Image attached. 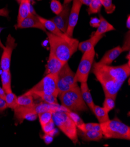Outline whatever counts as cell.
<instances>
[{
    "instance_id": "6da1fadb",
    "label": "cell",
    "mask_w": 130,
    "mask_h": 147,
    "mask_svg": "<svg viewBox=\"0 0 130 147\" xmlns=\"http://www.w3.org/2000/svg\"><path fill=\"white\" fill-rule=\"evenodd\" d=\"M92 72L102 85L105 97L116 98L124 82L130 75L129 60L127 63L111 66L93 62Z\"/></svg>"
},
{
    "instance_id": "7a4b0ae2",
    "label": "cell",
    "mask_w": 130,
    "mask_h": 147,
    "mask_svg": "<svg viewBox=\"0 0 130 147\" xmlns=\"http://www.w3.org/2000/svg\"><path fill=\"white\" fill-rule=\"evenodd\" d=\"M46 34L50 45V52L61 61L68 62L78 50V40L69 36L63 38L50 32H46Z\"/></svg>"
},
{
    "instance_id": "3957f363",
    "label": "cell",
    "mask_w": 130,
    "mask_h": 147,
    "mask_svg": "<svg viewBox=\"0 0 130 147\" xmlns=\"http://www.w3.org/2000/svg\"><path fill=\"white\" fill-rule=\"evenodd\" d=\"M103 137L105 139L130 140V128L117 117L100 124Z\"/></svg>"
},
{
    "instance_id": "277c9868",
    "label": "cell",
    "mask_w": 130,
    "mask_h": 147,
    "mask_svg": "<svg viewBox=\"0 0 130 147\" xmlns=\"http://www.w3.org/2000/svg\"><path fill=\"white\" fill-rule=\"evenodd\" d=\"M61 105L72 111H88V108L84 101L80 87L78 86L58 95Z\"/></svg>"
},
{
    "instance_id": "5b68a950",
    "label": "cell",
    "mask_w": 130,
    "mask_h": 147,
    "mask_svg": "<svg viewBox=\"0 0 130 147\" xmlns=\"http://www.w3.org/2000/svg\"><path fill=\"white\" fill-rule=\"evenodd\" d=\"M53 120L55 125L76 145L79 142L77 134V127L66 112L56 111L53 113Z\"/></svg>"
},
{
    "instance_id": "8992f818",
    "label": "cell",
    "mask_w": 130,
    "mask_h": 147,
    "mask_svg": "<svg viewBox=\"0 0 130 147\" xmlns=\"http://www.w3.org/2000/svg\"><path fill=\"white\" fill-rule=\"evenodd\" d=\"M57 73H50L45 76L38 83L26 93L32 94L43 93L58 97L59 91L57 88Z\"/></svg>"
},
{
    "instance_id": "52a82bcc",
    "label": "cell",
    "mask_w": 130,
    "mask_h": 147,
    "mask_svg": "<svg viewBox=\"0 0 130 147\" xmlns=\"http://www.w3.org/2000/svg\"><path fill=\"white\" fill-rule=\"evenodd\" d=\"M75 76V73L69 67L68 62L65 63L58 72L57 75V88L59 94L78 86Z\"/></svg>"
},
{
    "instance_id": "ba28073f",
    "label": "cell",
    "mask_w": 130,
    "mask_h": 147,
    "mask_svg": "<svg viewBox=\"0 0 130 147\" xmlns=\"http://www.w3.org/2000/svg\"><path fill=\"white\" fill-rule=\"evenodd\" d=\"M95 53V47L83 53L75 73V78L77 82H87L94 62Z\"/></svg>"
},
{
    "instance_id": "9c48e42d",
    "label": "cell",
    "mask_w": 130,
    "mask_h": 147,
    "mask_svg": "<svg viewBox=\"0 0 130 147\" xmlns=\"http://www.w3.org/2000/svg\"><path fill=\"white\" fill-rule=\"evenodd\" d=\"M17 44L15 42V39L11 34L7 36L5 46L3 48V52L1 58V67L3 71H9L11 66V56L13 51L17 47Z\"/></svg>"
},
{
    "instance_id": "30bf717a",
    "label": "cell",
    "mask_w": 130,
    "mask_h": 147,
    "mask_svg": "<svg viewBox=\"0 0 130 147\" xmlns=\"http://www.w3.org/2000/svg\"><path fill=\"white\" fill-rule=\"evenodd\" d=\"M73 3L69 12L68 27L65 33L66 35L71 38H73L74 30L77 24L79 15L82 5L79 0H73Z\"/></svg>"
},
{
    "instance_id": "8fae6325",
    "label": "cell",
    "mask_w": 130,
    "mask_h": 147,
    "mask_svg": "<svg viewBox=\"0 0 130 147\" xmlns=\"http://www.w3.org/2000/svg\"><path fill=\"white\" fill-rule=\"evenodd\" d=\"M63 5V8L61 12L53 17L51 20L56 25L61 32L65 34L68 27L71 6L69 4H64Z\"/></svg>"
},
{
    "instance_id": "7c38bea8",
    "label": "cell",
    "mask_w": 130,
    "mask_h": 147,
    "mask_svg": "<svg viewBox=\"0 0 130 147\" xmlns=\"http://www.w3.org/2000/svg\"><path fill=\"white\" fill-rule=\"evenodd\" d=\"M14 110L15 118L20 123H22L24 120L33 121L37 119L38 114L34 111L32 106L24 107L18 106Z\"/></svg>"
},
{
    "instance_id": "4fadbf2b",
    "label": "cell",
    "mask_w": 130,
    "mask_h": 147,
    "mask_svg": "<svg viewBox=\"0 0 130 147\" xmlns=\"http://www.w3.org/2000/svg\"><path fill=\"white\" fill-rule=\"evenodd\" d=\"M16 29H25L34 28L40 29V30L47 32V30L43 25L37 17V15L35 12H32L27 17L25 18L20 24L15 25Z\"/></svg>"
},
{
    "instance_id": "5bb4252c",
    "label": "cell",
    "mask_w": 130,
    "mask_h": 147,
    "mask_svg": "<svg viewBox=\"0 0 130 147\" xmlns=\"http://www.w3.org/2000/svg\"><path fill=\"white\" fill-rule=\"evenodd\" d=\"M65 63L61 61L56 57L53 53L50 52L47 65H46V70L45 76L50 73H57Z\"/></svg>"
},
{
    "instance_id": "9a60e30c",
    "label": "cell",
    "mask_w": 130,
    "mask_h": 147,
    "mask_svg": "<svg viewBox=\"0 0 130 147\" xmlns=\"http://www.w3.org/2000/svg\"><path fill=\"white\" fill-rule=\"evenodd\" d=\"M123 52V51L121 47L118 46L115 47L107 51L98 63L102 65H109Z\"/></svg>"
},
{
    "instance_id": "2e32d148",
    "label": "cell",
    "mask_w": 130,
    "mask_h": 147,
    "mask_svg": "<svg viewBox=\"0 0 130 147\" xmlns=\"http://www.w3.org/2000/svg\"><path fill=\"white\" fill-rule=\"evenodd\" d=\"M33 12L34 11L32 10L31 0H21L17 18V24H20Z\"/></svg>"
},
{
    "instance_id": "e0dca14e",
    "label": "cell",
    "mask_w": 130,
    "mask_h": 147,
    "mask_svg": "<svg viewBox=\"0 0 130 147\" xmlns=\"http://www.w3.org/2000/svg\"><path fill=\"white\" fill-rule=\"evenodd\" d=\"M78 137L85 141H99L103 138V135L101 131H83L77 128Z\"/></svg>"
},
{
    "instance_id": "ac0fdd59",
    "label": "cell",
    "mask_w": 130,
    "mask_h": 147,
    "mask_svg": "<svg viewBox=\"0 0 130 147\" xmlns=\"http://www.w3.org/2000/svg\"><path fill=\"white\" fill-rule=\"evenodd\" d=\"M37 17L40 20V21L43 24V25L44 26V27L45 28L46 30L47 29V30L49 31V32H51V34L57 36L63 37V38L68 36L67 35H66V34L61 32L59 29V28L56 26V25L51 20H47L46 18H44L38 16V15H37Z\"/></svg>"
},
{
    "instance_id": "d6986e66",
    "label": "cell",
    "mask_w": 130,
    "mask_h": 147,
    "mask_svg": "<svg viewBox=\"0 0 130 147\" xmlns=\"http://www.w3.org/2000/svg\"><path fill=\"white\" fill-rule=\"evenodd\" d=\"M81 92L82 94V98L85 102L86 105L89 108V109L92 111L95 103L93 102L91 91L89 89L87 82H82L81 83Z\"/></svg>"
},
{
    "instance_id": "ffe728a7",
    "label": "cell",
    "mask_w": 130,
    "mask_h": 147,
    "mask_svg": "<svg viewBox=\"0 0 130 147\" xmlns=\"http://www.w3.org/2000/svg\"><path fill=\"white\" fill-rule=\"evenodd\" d=\"M103 35L95 36L93 34L90 39L85 41L79 42L78 49L83 53L88 51L92 48L95 47L97 42H99V41L103 38Z\"/></svg>"
},
{
    "instance_id": "44dd1931",
    "label": "cell",
    "mask_w": 130,
    "mask_h": 147,
    "mask_svg": "<svg viewBox=\"0 0 130 147\" xmlns=\"http://www.w3.org/2000/svg\"><path fill=\"white\" fill-rule=\"evenodd\" d=\"M99 25L97 28L96 31L93 33V35L95 36L103 35L107 32L115 30L114 27L108 21H107L102 15H100L99 16Z\"/></svg>"
},
{
    "instance_id": "7402d4cb",
    "label": "cell",
    "mask_w": 130,
    "mask_h": 147,
    "mask_svg": "<svg viewBox=\"0 0 130 147\" xmlns=\"http://www.w3.org/2000/svg\"><path fill=\"white\" fill-rule=\"evenodd\" d=\"M92 112L95 115L99 124L105 123L110 120L109 113L103 107L95 105Z\"/></svg>"
},
{
    "instance_id": "603a6c76",
    "label": "cell",
    "mask_w": 130,
    "mask_h": 147,
    "mask_svg": "<svg viewBox=\"0 0 130 147\" xmlns=\"http://www.w3.org/2000/svg\"><path fill=\"white\" fill-rule=\"evenodd\" d=\"M1 79L2 87L6 93L12 92L11 88V74L9 71H3L1 73Z\"/></svg>"
},
{
    "instance_id": "cb8c5ba5",
    "label": "cell",
    "mask_w": 130,
    "mask_h": 147,
    "mask_svg": "<svg viewBox=\"0 0 130 147\" xmlns=\"http://www.w3.org/2000/svg\"><path fill=\"white\" fill-rule=\"evenodd\" d=\"M17 102L18 106L24 107L32 106L34 104V97L28 93H24L22 96L17 98Z\"/></svg>"
},
{
    "instance_id": "d4e9b609",
    "label": "cell",
    "mask_w": 130,
    "mask_h": 147,
    "mask_svg": "<svg viewBox=\"0 0 130 147\" xmlns=\"http://www.w3.org/2000/svg\"><path fill=\"white\" fill-rule=\"evenodd\" d=\"M31 94H32L34 97V98L35 97L40 98L43 101L47 102V103H49V104H51V105L59 104V102L57 101V97L51 94H47L43 93H35Z\"/></svg>"
},
{
    "instance_id": "484cf974",
    "label": "cell",
    "mask_w": 130,
    "mask_h": 147,
    "mask_svg": "<svg viewBox=\"0 0 130 147\" xmlns=\"http://www.w3.org/2000/svg\"><path fill=\"white\" fill-rule=\"evenodd\" d=\"M17 98L18 97L12 92L6 93L5 100L7 105V107L12 109L13 110L15 109L18 106Z\"/></svg>"
},
{
    "instance_id": "4316f807",
    "label": "cell",
    "mask_w": 130,
    "mask_h": 147,
    "mask_svg": "<svg viewBox=\"0 0 130 147\" xmlns=\"http://www.w3.org/2000/svg\"><path fill=\"white\" fill-rule=\"evenodd\" d=\"M77 128L83 131H101L100 125L99 123H85L77 126Z\"/></svg>"
},
{
    "instance_id": "83f0119b",
    "label": "cell",
    "mask_w": 130,
    "mask_h": 147,
    "mask_svg": "<svg viewBox=\"0 0 130 147\" xmlns=\"http://www.w3.org/2000/svg\"><path fill=\"white\" fill-rule=\"evenodd\" d=\"M102 7V5L101 4L100 0H92L91 4L89 5V8L87 10L89 15L99 12Z\"/></svg>"
},
{
    "instance_id": "f1b7e54d",
    "label": "cell",
    "mask_w": 130,
    "mask_h": 147,
    "mask_svg": "<svg viewBox=\"0 0 130 147\" xmlns=\"http://www.w3.org/2000/svg\"><path fill=\"white\" fill-rule=\"evenodd\" d=\"M52 117L53 113L50 111L43 112L38 114V117L41 126H43L47 123H48L50 120H51Z\"/></svg>"
},
{
    "instance_id": "f546056e",
    "label": "cell",
    "mask_w": 130,
    "mask_h": 147,
    "mask_svg": "<svg viewBox=\"0 0 130 147\" xmlns=\"http://www.w3.org/2000/svg\"><path fill=\"white\" fill-rule=\"evenodd\" d=\"M115 98L111 97H105V99L103 103V107L109 113L115 107Z\"/></svg>"
},
{
    "instance_id": "4dcf8cb0",
    "label": "cell",
    "mask_w": 130,
    "mask_h": 147,
    "mask_svg": "<svg viewBox=\"0 0 130 147\" xmlns=\"http://www.w3.org/2000/svg\"><path fill=\"white\" fill-rule=\"evenodd\" d=\"M100 2L107 13L110 14L114 12L115 9V6L113 3V0H100Z\"/></svg>"
},
{
    "instance_id": "1f68e13d",
    "label": "cell",
    "mask_w": 130,
    "mask_h": 147,
    "mask_svg": "<svg viewBox=\"0 0 130 147\" xmlns=\"http://www.w3.org/2000/svg\"><path fill=\"white\" fill-rule=\"evenodd\" d=\"M50 8L54 13L58 15L62 11L63 5L59 0H51L50 3Z\"/></svg>"
},
{
    "instance_id": "d6a6232c",
    "label": "cell",
    "mask_w": 130,
    "mask_h": 147,
    "mask_svg": "<svg viewBox=\"0 0 130 147\" xmlns=\"http://www.w3.org/2000/svg\"><path fill=\"white\" fill-rule=\"evenodd\" d=\"M69 118L73 121V122L76 124L77 127L83 124L84 122L82 120V119L79 116L78 114H77L75 111H72L69 110L68 111L66 112Z\"/></svg>"
},
{
    "instance_id": "836d02e7",
    "label": "cell",
    "mask_w": 130,
    "mask_h": 147,
    "mask_svg": "<svg viewBox=\"0 0 130 147\" xmlns=\"http://www.w3.org/2000/svg\"><path fill=\"white\" fill-rule=\"evenodd\" d=\"M55 124L53 120V119L51 120H50L48 123H47L46 124L44 125L43 126L41 127L42 128V130L44 132L45 134H47V133H49L50 132H51L53 129H54L55 128Z\"/></svg>"
},
{
    "instance_id": "e575fe53",
    "label": "cell",
    "mask_w": 130,
    "mask_h": 147,
    "mask_svg": "<svg viewBox=\"0 0 130 147\" xmlns=\"http://www.w3.org/2000/svg\"><path fill=\"white\" fill-rule=\"evenodd\" d=\"M121 48L123 52L129 51V31L125 35L124 44L123 47H121Z\"/></svg>"
},
{
    "instance_id": "d590c367",
    "label": "cell",
    "mask_w": 130,
    "mask_h": 147,
    "mask_svg": "<svg viewBox=\"0 0 130 147\" xmlns=\"http://www.w3.org/2000/svg\"><path fill=\"white\" fill-rule=\"evenodd\" d=\"M54 137L53 135L50 134V133H47V134H45V135L43 136V140H44L46 144L49 145L53 142Z\"/></svg>"
},
{
    "instance_id": "8d00e7d4",
    "label": "cell",
    "mask_w": 130,
    "mask_h": 147,
    "mask_svg": "<svg viewBox=\"0 0 130 147\" xmlns=\"http://www.w3.org/2000/svg\"><path fill=\"white\" fill-rule=\"evenodd\" d=\"M100 24V20L99 18H97V17H92L91 19L89 24L91 26H92L93 28H97Z\"/></svg>"
},
{
    "instance_id": "74e56055",
    "label": "cell",
    "mask_w": 130,
    "mask_h": 147,
    "mask_svg": "<svg viewBox=\"0 0 130 147\" xmlns=\"http://www.w3.org/2000/svg\"><path fill=\"white\" fill-rule=\"evenodd\" d=\"M7 105L5 102V100L0 98V111H3L7 109Z\"/></svg>"
},
{
    "instance_id": "f35d334b",
    "label": "cell",
    "mask_w": 130,
    "mask_h": 147,
    "mask_svg": "<svg viewBox=\"0 0 130 147\" xmlns=\"http://www.w3.org/2000/svg\"><path fill=\"white\" fill-rule=\"evenodd\" d=\"M9 16V11L7 8L0 9V16L8 17Z\"/></svg>"
},
{
    "instance_id": "ab89813d",
    "label": "cell",
    "mask_w": 130,
    "mask_h": 147,
    "mask_svg": "<svg viewBox=\"0 0 130 147\" xmlns=\"http://www.w3.org/2000/svg\"><path fill=\"white\" fill-rule=\"evenodd\" d=\"M5 96H6V93L5 92L4 90L3 89V87H0V98L5 100Z\"/></svg>"
},
{
    "instance_id": "60d3db41",
    "label": "cell",
    "mask_w": 130,
    "mask_h": 147,
    "mask_svg": "<svg viewBox=\"0 0 130 147\" xmlns=\"http://www.w3.org/2000/svg\"><path fill=\"white\" fill-rule=\"evenodd\" d=\"M79 1L82 5L83 4L85 5L89 6L92 1V0H79Z\"/></svg>"
},
{
    "instance_id": "b9f144b4",
    "label": "cell",
    "mask_w": 130,
    "mask_h": 147,
    "mask_svg": "<svg viewBox=\"0 0 130 147\" xmlns=\"http://www.w3.org/2000/svg\"><path fill=\"white\" fill-rule=\"evenodd\" d=\"M126 26L127 27L128 29H129V28H130V16H128V18H127V20Z\"/></svg>"
},
{
    "instance_id": "7bdbcfd3",
    "label": "cell",
    "mask_w": 130,
    "mask_h": 147,
    "mask_svg": "<svg viewBox=\"0 0 130 147\" xmlns=\"http://www.w3.org/2000/svg\"><path fill=\"white\" fill-rule=\"evenodd\" d=\"M3 30V28H0V34H1V31ZM0 47H1V48H4V45H3V43H2L1 40V39H0Z\"/></svg>"
},
{
    "instance_id": "ee69618b",
    "label": "cell",
    "mask_w": 130,
    "mask_h": 147,
    "mask_svg": "<svg viewBox=\"0 0 130 147\" xmlns=\"http://www.w3.org/2000/svg\"><path fill=\"white\" fill-rule=\"evenodd\" d=\"M73 0H64V4H69Z\"/></svg>"
},
{
    "instance_id": "f6af8a7d",
    "label": "cell",
    "mask_w": 130,
    "mask_h": 147,
    "mask_svg": "<svg viewBox=\"0 0 130 147\" xmlns=\"http://www.w3.org/2000/svg\"><path fill=\"white\" fill-rule=\"evenodd\" d=\"M16 1H17V3H19H19H20V1H21V0H16Z\"/></svg>"
},
{
    "instance_id": "bcb514c9",
    "label": "cell",
    "mask_w": 130,
    "mask_h": 147,
    "mask_svg": "<svg viewBox=\"0 0 130 147\" xmlns=\"http://www.w3.org/2000/svg\"><path fill=\"white\" fill-rule=\"evenodd\" d=\"M37 1H41V0H37Z\"/></svg>"
}]
</instances>
